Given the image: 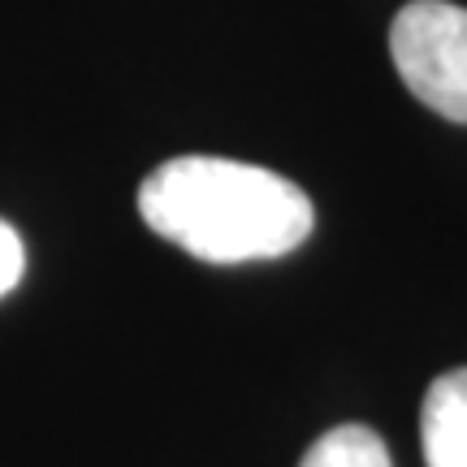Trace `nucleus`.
I'll return each mask as SVG.
<instances>
[{"mask_svg": "<svg viewBox=\"0 0 467 467\" xmlns=\"http://www.w3.org/2000/svg\"><path fill=\"white\" fill-rule=\"evenodd\" d=\"M394 69L424 109L467 126V9L451 0H411L389 26Z\"/></svg>", "mask_w": 467, "mask_h": 467, "instance_id": "nucleus-2", "label": "nucleus"}, {"mask_svg": "<svg viewBox=\"0 0 467 467\" xmlns=\"http://www.w3.org/2000/svg\"><path fill=\"white\" fill-rule=\"evenodd\" d=\"M139 217L195 260L247 265L303 247L317 208L273 169L230 156H173L143 178Z\"/></svg>", "mask_w": 467, "mask_h": 467, "instance_id": "nucleus-1", "label": "nucleus"}, {"mask_svg": "<svg viewBox=\"0 0 467 467\" xmlns=\"http://www.w3.org/2000/svg\"><path fill=\"white\" fill-rule=\"evenodd\" d=\"M420 446L429 467H467V368L441 372L420 407Z\"/></svg>", "mask_w": 467, "mask_h": 467, "instance_id": "nucleus-3", "label": "nucleus"}, {"mask_svg": "<svg viewBox=\"0 0 467 467\" xmlns=\"http://www.w3.org/2000/svg\"><path fill=\"white\" fill-rule=\"evenodd\" d=\"M299 467H394V459H389V446L377 429L337 424L307 446Z\"/></svg>", "mask_w": 467, "mask_h": 467, "instance_id": "nucleus-4", "label": "nucleus"}, {"mask_svg": "<svg viewBox=\"0 0 467 467\" xmlns=\"http://www.w3.org/2000/svg\"><path fill=\"white\" fill-rule=\"evenodd\" d=\"M22 273H26V247H22V234H17L9 221H0V299L22 282Z\"/></svg>", "mask_w": 467, "mask_h": 467, "instance_id": "nucleus-5", "label": "nucleus"}]
</instances>
